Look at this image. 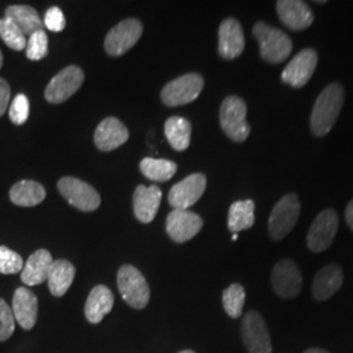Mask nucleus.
<instances>
[{
    "label": "nucleus",
    "instance_id": "f257e3e1",
    "mask_svg": "<svg viewBox=\"0 0 353 353\" xmlns=\"http://www.w3.org/2000/svg\"><path fill=\"white\" fill-rule=\"evenodd\" d=\"M344 102V89L332 83L318 96L310 115V128L316 137H325L332 130Z\"/></svg>",
    "mask_w": 353,
    "mask_h": 353
},
{
    "label": "nucleus",
    "instance_id": "f03ea898",
    "mask_svg": "<svg viewBox=\"0 0 353 353\" xmlns=\"http://www.w3.org/2000/svg\"><path fill=\"white\" fill-rule=\"evenodd\" d=\"M252 34L259 43L261 57L265 62L280 63L290 57L292 41L283 30L259 21L252 28Z\"/></svg>",
    "mask_w": 353,
    "mask_h": 353
},
{
    "label": "nucleus",
    "instance_id": "7ed1b4c3",
    "mask_svg": "<svg viewBox=\"0 0 353 353\" xmlns=\"http://www.w3.org/2000/svg\"><path fill=\"white\" fill-rule=\"evenodd\" d=\"M248 106L237 96L227 97L220 108V125L229 139L245 141L250 135V126L246 121Z\"/></svg>",
    "mask_w": 353,
    "mask_h": 353
},
{
    "label": "nucleus",
    "instance_id": "20e7f679",
    "mask_svg": "<svg viewBox=\"0 0 353 353\" xmlns=\"http://www.w3.org/2000/svg\"><path fill=\"white\" fill-rule=\"evenodd\" d=\"M118 290L127 305L134 309H144L151 297L150 285L138 268L134 265H122L118 271Z\"/></svg>",
    "mask_w": 353,
    "mask_h": 353
},
{
    "label": "nucleus",
    "instance_id": "39448f33",
    "mask_svg": "<svg viewBox=\"0 0 353 353\" xmlns=\"http://www.w3.org/2000/svg\"><path fill=\"white\" fill-rule=\"evenodd\" d=\"M301 204L296 194H287L274 207L268 220V232L271 239L275 241L283 240L290 233V230L297 224L300 217Z\"/></svg>",
    "mask_w": 353,
    "mask_h": 353
},
{
    "label": "nucleus",
    "instance_id": "423d86ee",
    "mask_svg": "<svg viewBox=\"0 0 353 353\" xmlns=\"http://www.w3.org/2000/svg\"><path fill=\"white\" fill-rule=\"evenodd\" d=\"M58 190L67 202L80 211L92 212L101 204L100 194L96 189L79 178L63 176L58 182Z\"/></svg>",
    "mask_w": 353,
    "mask_h": 353
},
{
    "label": "nucleus",
    "instance_id": "0eeeda50",
    "mask_svg": "<svg viewBox=\"0 0 353 353\" xmlns=\"http://www.w3.org/2000/svg\"><path fill=\"white\" fill-rule=\"evenodd\" d=\"M204 79L199 74H186L168 83L161 92L166 106H182L195 101L202 93Z\"/></svg>",
    "mask_w": 353,
    "mask_h": 353
},
{
    "label": "nucleus",
    "instance_id": "6e6552de",
    "mask_svg": "<svg viewBox=\"0 0 353 353\" xmlns=\"http://www.w3.org/2000/svg\"><path fill=\"white\" fill-rule=\"evenodd\" d=\"M143 34L138 19H127L114 26L105 38V50L110 57H121L137 45Z\"/></svg>",
    "mask_w": 353,
    "mask_h": 353
},
{
    "label": "nucleus",
    "instance_id": "1a4fd4ad",
    "mask_svg": "<svg viewBox=\"0 0 353 353\" xmlns=\"http://www.w3.org/2000/svg\"><path fill=\"white\" fill-rule=\"evenodd\" d=\"M84 83V72L76 65H68L50 80L45 89V99L50 103H62L72 97Z\"/></svg>",
    "mask_w": 353,
    "mask_h": 353
},
{
    "label": "nucleus",
    "instance_id": "9d476101",
    "mask_svg": "<svg viewBox=\"0 0 353 353\" xmlns=\"http://www.w3.org/2000/svg\"><path fill=\"white\" fill-rule=\"evenodd\" d=\"M339 227L338 214L325 210L318 214L307 233V248L314 252L327 250L335 240Z\"/></svg>",
    "mask_w": 353,
    "mask_h": 353
},
{
    "label": "nucleus",
    "instance_id": "9b49d317",
    "mask_svg": "<svg viewBox=\"0 0 353 353\" xmlns=\"http://www.w3.org/2000/svg\"><path fill=\"white\" fill-rule=\"evenodd\" d=\"M242 341L249 353H272L268 328L258 312H249L243 318Z\"/></svg>",
    "mask_w": 353,
    "mask_h": 353
},
{
    "label": "nucleus",
    "instance_id": "f8f14e48",
    "mask_svg": "<svg viewBox=\"0 0 353 353\" xmlns=\"http://www.w3.org/2000/svg\"><path fill=\"white\" fill-rule=\"evenodd\" d=\"M207 186V178L202 173L186 176L176 183L170 191L168 201L173 210H189L202 198Z\"/></svg>",
    "mask_w": 353,
    "mask_h": 353
},
{
    "label": "nucleus",
    "instance_id": "ddd939ff",
    "mask_svg": "<svg viewBox=\"0 0 353 353\" xmlns=\"http://www.w3.org/2000/svg\"><path fill=\"white\" fill-rule=\"evenodd\" d=\"M318 64V54L313 49L300 51L281 74V80L292 88H303L312 79Z\"/></svg>",
    "mask_w": 353,
    "mask_h": 353
},
{
    "label": "nucleus",
    "instance_id": "4468645a",
    "mask_svg": "<svg viewBox=\"0 0 353 353\" xmlns=\"http://www.w3.org/2000/svg\"><path fill=\"white\" fill-rule=\"evenodd\" d=\"M272 287L283 299L299 296L303 288V276L297 265L290 259H281L272 270Z\"/></svg>",
    "mask_w": 353,
    "mask_h": 353
},
{
    "label": "nucleus",
    "instance_id": "2eb2a0df",
    "mask_svg": "<svg viewBox=\"0 0 353 353\" xmlns=\"http://www.w3.org/2000/svg\"><path fill=\"white\" fill-rule=\"evenodd\" d=\"M202 227V217L189 210H173L166 217V232L178 243L194 239Z\"/></svg>",
    "mask_w": 353,
    "mask_h": 353
},
{
    "label": "nucleus",
    "instance_id": "dca6fc26",
    "mask_svg": "<svg viewBox=\"0 0 353 353\" xmlns=\"http://www.w3.org/2000/svg\"><path fill=\"white\" fill-rule=\"evenodd\" d=\"M279 19L292 30L307 29L314 21V14L307 3L300 0H281L276 3Z\"/></svg>",
    "mask_w": 353,
    "mask_h": 353
},
{
    "label": "nucleus",
    "instance_id": "f3484780",
    "mask_svg": "<svg viewBox=\"0 0 353 353\" xmlns=\"http://www.w3.org/2000/svg\"><path fill=\"white\" fill-rule=\"evenodd\" d=\"M245 49L242 26L234 19H227L219 29V54L224 59L239 58Z\"/></svg>",
    "mask_w": 353,
    "mask_h": 353
},
{
    "label": "nucleus",
    "instance_id": "a211bd4d",
    "mask_svg": "<svg viewBox=\"0 0 353 353\" xmlns=\"http://www.w3.org/2000/svg\"><path fill=\"white\" fill-rule=\"evenodd\" d=\"M130 138L127 127L117 118L110 117L103 119L96 128L94 144L103 152H110L123 145Z\"/></svg>",
    "mask_w": 353,
    "mask_h": 353
},
{
    "label": "nucleus",
    "instance_id": "6ab92c4d",
    "mask_svg": "<svg viewBox=\"0 0 353 353\" xmlns=\"http://www.w3.org/2000/svg\"><path fill=\"white\" fill-rule=\"evenodd\" d=\"M14 321L24 330H32L37 322L38 300L36 294L28 288H17L12 300Z\"/></svg>",
    "mask_w": 353,
    "mask_h": 353
},
{
    "label": "nucleus",
    "instance_id": "aec40b11",
    "mask_svg": "<svg viewBox=\"0 0 353 353\" xmlns=\"http://www.w3.org/2000/svg\"><path fill=\"white\" fill-rule=\"evenodd\" d=\"M163 192L157 186L145 188L140 185L134 192V214L143 224H150L156 217L161 204Z\"/></svg>",
    "mask_w": 353,
    "mask_h": 353
},
{
    "label": "nucleus",
    "instance_id": "412c9836",
    "mask_svg": "<svg viewBox=\"0 0 353 353\" xmlns=\"http://www.w3.org/2000/svg\"><path fill=\"white\" fill-rule=\"evenodd\" d=\"M52 262L54 259L50 252L39 249L37 252H33L26 261L21 271V281L28 287L42 284L43 281L48 280Z\"/></svg>",
    "mask_w": 353,
    "mask_h": 353
},
{
    "label": "nucleus",
    "instance_id": "4be33fe9",
    "mask_svg": "<svg viewBox=\"0 0 353 353\" xmlns=\"http://www.w3.org/2000/svg\"><path fill=\"white\" fill-rule=\"evenodd\" d=\"M343 284L341 265H327L316 272L313 283V296L318 301H325L332 297Z\"/></svg>",
    "mask_w": 353,
    "mask_h": 353
},
{
    "label": "nucleus",
    "instance_id": "5701e85b",
    "mask_svg": "<svg viewBox=\"0 0 353 353\" xmlns=\"http://www.w3.org/2000/svg\"><path fill=\"white\" fill-rule=\"evenodd\" d=\"M114 306L113 292L105 285H97L89 293L85 303V318L90 323H100L103 316L112 312Z\"/></svg>",
    "mask_w": 353,
    "mask_h": 353
},
{
    "label": "nucleus",
    "instance_id": "b1692460",
    "mask_svg": "<svg viewBox=\"0 0 353 353\" xmlns=\"http://www.w3.org/2000/svg\"><path fill=\"white\" fill-rule=\"evenodd\" d=\"M75 265L65 259L54 261L51 265L48 284L51 294L55 297H62L74 283L75 279Z\"/></svg>",
    "mask_w": 353,
    "mask_h": 353
},
{
    "label": "nucleus",
    "instance_id": "393cba45",
    "mask_svg": "<svg viewBox=\"0 0 353 353\" xmlns=\"http://www.w3.org/2000/svg\"><path fill=\"white\" fill-rule=\"evenodd\" d=\"M46 190L36 181L24 179L14 183L10 191V199L13 204L20 207H34L43 202Z\"/></svg>",
    "mask_w": 353,
    "mask_h": 353
},
{
    "label": "nucleus",
    "instance_id": "a878e982",
    "mask_svg": "<svg viewBox=\"0 0 353 353\" xmlns=\"http://www.w3.org/2000/svg\"><path fill=\"white\" fill-rule=\"evenodd\" d=\"M26 36H32L38 30H43V23L37 11L30 6H10L6 16Z\"/></svg>",
    "mask_w": 353,
    "mask_h": 353
},
{
    "label": "nucleus",
    "instance_id": "bb28decb",
    "mask_svg": "<svg viewBox=\"0 0 353 353\" xmlns=\"http://www.w3.org/2000/svg\"><path fill=\"white\" fill-rule=\"evenodd\" d=\"M254 211L255 203L250 199L233 203L228 214V229L233 233L250 229L255 223Z\"/></svg>",
    "mask_w": 353,
    "mask_h": 353
},
{
    "label": "nucleus",
    "instance_id": "cd10ccee",
    "mask_svg": "<svg viewBox=\"0 0 353 353\" xmlns=\"http://www.w3.org/2000/svg\"><path fill=\"white\" fill-rule=\"evenodd\" d=\"M165 137L173 150H188L191 140V123L182 117H170L165 122Z\"/></svg>",
    "mask_w": 353,
    "mask_h": 353
},
{
    "label": "nucleus",
    "instance_id": "c85d7f7f",
    "mask_svg": "<svg viewBox=\"0 0 353 353\" xmlns=\"http://www.w3.org/2000/svg\"><path fill=\"white\" fill-rule=\"evenodd\" d=\"M143 176L154 182H166L176 174V164L164 159L145 157L140 161Z\"/></svg>",
    "mask_w": 353,
    "mask_h": 353
},
{
    "label": "nucleus",
    "instance_id": "c756f323",
    "mask_svg": "<svg viewBox=\"0 0 353 353\" xmlns=\"http://www.w3.org/2000/svg\"><path fill=\"white\" fill-rule=\"evenodd\" d=\"M246 300V293L240 284H232L223 293V306L230 318H239Z\"/></svg>",
    "mask_w": 353,
    "mask_h": 353
},
{
    "label": "nucleus",
    "instance_id": "7c9ffc66",
    "mask_svg": "<svg viewBox=\"0 0 353 353\" xmlns=\"http://www.w3.org/2000/svg\"><path fill=\"white\" fill-rule=\"evenodd\" d=\"M0 38L12 50L21 51L26 48V34L7 17L0 19Z\"/></svg>",
    "mask_w": 353,
    "mask_h": 353
},
{
    "label": "nucleus",
    "instance_id": "2f4dec72",
    "mask_svg": "<svg viewBox=\"0 0 353 353\" xmlns=\"http://www.w3.org/2000/svg\"><path fill=\"white\" fill-rule=\"evenodd\" d=\"M49 54V39L45 30H38L29 36L26 42V57L30 61H41Z\"/></svg>",
    "mask_w": 353,
    "mask_h": 353
},
{
    "label": "nucleus",
    "instance_id": "473e14b6",
    "mask_svg": "<svg viewBox=\"0 0 353 353\" xmlns=\"http://www.w3.org/2000/svg\"><path fill=\"white\" fill-rule=\"evenodd\" d=\"M24 268L23 258L6 246H0V274L13 275Z\"/></svg>",
    "mask_w": 353,
    "mask_h": 353
},
{
    "label": "nucleus",
    "instance_id": "72a5a7b5",
    "mask_svg": "<svg viewBox=\"0 0 353 353\" xmlns=\"http://www.w3.org/2000/svg\"><path fill=\"white\" fill-rule=\"evenodd\" d=\"M10 118L13 125L21 126L24 125L29 118V100L26 94L20 93L14 97L11 106H10Z\"/></svg>",
    "mask_w": 353,
    "mask_h": 353
},
{
    "label": "nucleus",
    "instance_id": "f704fd0d",
    "mask_svg": "<svg viewBox=\"0 0 353 353\" xmlns=\"http://www.w3.org/2000/svg\"><path fill=\"white\" fill-rule=\"evenodd\" d=\"M14 331V316L12 309L0 299V341H8Z\"/></svg>",
    "mask_w": 353,
    "mask_h": 353
},
{
    "label": "nucleus",
    "instance_id": "c9c22d12",
    "mask_svg": "<svg viewBox=\"0 0 353 353\" xmlns=\"http://www.w3.org/2000/svg\"><path fill=\"white\" fill-rule=\"evenodd\" d=\"M43 24L50 32H62L65 28V19L62 10L58 7L49 8L45 13Z\"/></svg>",
    "mask_w": 353,
    "mask_h": 353
},
{
    "label": "nucleus",
    "instance_id": "e433bc0d",
    "mask_svg": "<svg viewBox=\"0 0 353 353\" xmlns=\"http://www.w3.org/2000/svg\"><path fill=\"white\" fill-rule=\"evenodd\" d=\"M11 99V88L8 83L0 77V117L6 113Z\"/></svg>",
    "mask_w": 353,
    "mask_h": 353
},
{
    "label": "nucleus",
    "instance_id": "4c0bfd02",
    "mask_svg": "<svg viewBox=\"0 0 353 353\" xmlns=\"http://www.w3.org/2000/svg\"><path fill=\"white\" fill-rule=\"evenodd\" d=\"M345 220H347L350 228L353 230V201H351L350 204L347 205V210H345Z\"/></svg>",
    "mask_w": 353,
    "mask_h": 353
},
{
    "label": "nucleus",
    "instance_id": "58836bf2",
    "mask_svg": "<svg viewBox=\"0 0 353 353\" xmlns=\"http://www.w3.org/2000/svg\"><path fill=\"white\" fill-rule=\"evenodd\" d=\"M303 353H328L327 351H325V350H321V348H310V350H307V351H305Z\"/></svg>",
    "mask_w": 353,
    "mask_h": 353
},
{
    "label": "nucleus",
    "instance_id": "ea45409f",
    "mask_svg": "<svg viewBox=\"0 0 353 353\" xmlns=\"http://www.w3.org/2000/svg\"><path fill=\"white\" fill-rule=\"evenodd\" d=\"M1 65H3V54L0 51V68H1Z\"/></svg>",
    "mask_w": 353,
    "mask_h": 353
},
{
    "label": "nucleus",
    "instance_id": "a19ab883",
    "mask_svg": "<svg viewBox=\"0 0 353 353\" xmlns=\"http://www.w3.org/2000/svg\"><path fill=\"white\" fill-rule=\"evenodd\" d=\"M237 239H239V234H237V233H234V234H233V237H232V240L237 241Z\"/></svg>",
    "mask_w": 353,
    "mask_h": 353
},
{
    "label": "nucleus",
    "instance_id": "79ce46f5",
    "mask_svg": "<svg viewBox=\"0 0 353 353\" xmlns=\"http://www.w3.org/2000/svg\"><path fill=\"white\" fill-rule=\"evenodd\" d=\"M179 353H195L194 351H190V350H188V351H182V352Z\"/></svg>",
    "mask_w": 353,
    "mask_h": 353
}]
</instances>
